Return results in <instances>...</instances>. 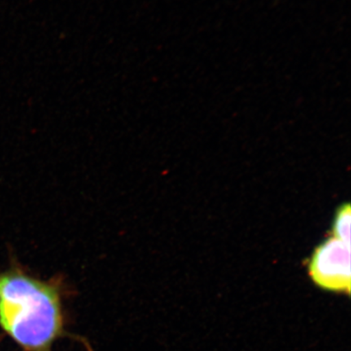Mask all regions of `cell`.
<instances>
[{
  "label": "cell",
  "instance_id": "1",
  "mask_svg": "<svg viewBox=\"0 0 351 351\" xmlns=\"http://www.w3.org/2000/svg\"><path fill=\"white\" fill-rule=\"evenodd\" d=\"M0 326L25 351H52L66 335L58 285L19 267L0 274Z\"/></svg>",
  "mask_w": 351,
  "mask_h": 351
},
{
  "label": "cell",
  "instance_id": "3",
  "mask_svg": "<svg viewBox=\"0 0 351 351\" xmlns=\"http://www.w3.org/2000/svg\"><path fill=\"white\" fill-rule=\"evenodd\" d=\"M350 204L342 206L337 210L335 225H333L335 238L343 241L344 243L349 245H350Z\"/></svg>",
  "mask_w": 351,
  "mask_h": 351
},
{
  "label": "cell",
  "instance_id": "2",
  "mask_svg": "<svg viewBox=\"0 0 351 351\" xmlns=\"http://www.w3.org/2000/svg\"><path fill=\"white\" fill-rule=\"evenodd\" d=\"M313 282L328 291L350 292V245L333 238L315 249L309 263Z\"/></svg>",
  "mask_w": 351,
  "mask_h": 351
}]
</instances>
